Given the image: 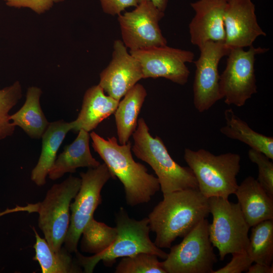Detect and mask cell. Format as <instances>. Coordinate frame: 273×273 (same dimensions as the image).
<instances>
[{
  "mask_svg": "<svg viewBox=\"0 0 273 273\" xmlns=\"http://www.w3.org/2000/svg\"><path fill=\"white\" fill-rule=\"evenodd\" d=\"M208 199L198 189L163 194V199L148 215L155 244L169 248L178 237H184L209 214Z\"/></svg>",
  "mask_w": 273,
  "mask_h": 273,
  "instance_id": "cell-1",
  "label": "cell"
},
{
  "mask_svg": "<svg viewBox=\"0 0 273 273\" xmlns=\"http://www.w3.org/2000/svg\"><path fill=\"white\" fill-rule=\"evenodd\" d=\"M90 137L95 151L114 178H118L122 184L127 204L133 207L149 202L160 189L159 183L157 177L148 172L145 165L133 159L130 142L119 144L115 136L105 139L94 131Z\"/></svg>",
  "mask_w": 273,
  "mask_h": 273,
  "instance_id": "cell-2",
  "label": "cell"
},
{
  "mask_svg": "<svg viewBox=\"0 0 273 273\" xmlns=\"http://www.w3.org/2000/svg\"><path fill=\"white\" fill-rule=\"evenodd\" d=\"M131 150L139 159L148 163L154 171L163 194L188 189H198L194 174L188 167L177 163L170 156L161 139L153 137L143 118L132 134Z\"/></svg>",
  "mask_w": 273,
  "mask_h": 273,
  "instance_id": "cell-3",
  "label": "cell"
},
{
  "mask_svg": "<svg viewBox=\"0 0 273 273\" xmlns=\"http://www.w3.org/2000/svg\"><path fill=\"white\" fill-rule=\"evenodd\" d=\"M117 235L111 246L103 252L91 256L75 252L79 265L85 273H92L100 261L106 266H111L120 257H129L139 253L156 255L165 259L167 253L158 248L150 238V228L148 217L141 220L130 218L125 210L121 207L116 214Z\"/></svg>",
  "mask_w": 273,
  "mask_h": 273,
  "instance_id": "cell-4",
  "label": "cell"
},
{
  "mask_svg": "<svg viewBox=\"0 0 273 273\" xmlns=\"http://www.w3.org/2000/svg\"><path fill=\"white\" fill-rule=\"evenodd\" d=\"M184 159L204 196L228 199L235 193L238 186L236 177L240 169L239 154L230 152L215 155L203 149H186Z\"/></svg>",
  "mask_w": 273,
  "mask_h": 273,
  "instance_id": "cell-5",
  "label": "cell"
},
{
  "mask_svg": "<svg viewBox=\"0 0 273 273\" xmlns=\"http://www.w3.org/2000/svg\"><path fill=\"white\" fill-rule=\"evenodd\" d=\"M81 178L71 175L53 185L38 202V226L51 249L59 251L64 243L70 221V204L78 193Z\"/></svg>",
  "mask_w": 273,
  "mask_h": 273,
  "instance_id": "cell-6",
  "label": "cell"
},
{
  "mask_svg": "<svg viewBox=\"0 0 273 273\" xmlns=\"http://www.w3.org/2000/svg\"><path fill=\"white\" fill-rule=\"evenodd\" d=\"M208 199L209 213L213 217L209 226V239L218 249L220 260L229 254L246 251L250 228L239 203L218 197Z\"/></svg>",
  "mask_w": 273,
  "mask_h": 273,
  "instance_id": "cell-7",
  "label": "cell"
},
{
  "mask_svg": "<svg viewBox=\"0 0 273 273\" xmlns=\"http://www.w3.org/2000/svg\"><path fill=\"white\" fill-rule=\"evenodd\" d=\"M209 222L201 220L178 244L170 247L162 266L166 273H212L217 258L209 239Z\"/></svg>",
  "mask_w": 273,
  "mask_h": 273,
  "instance_id": "cell-8",
  "label": "cell"
},
{
  "mask_svg": "<svg viewBox=\"0 0 273 273\" xmlns=\"http://www.w3.org/2000/svg\"><path fill=\"white\" fill-rule=\"evenodd\" d=\"M80 176L81 185L70 204V224L64 243V247L70 253L78 251L83 230L94 217L95 211L102 202V188L111 178H114L104 163L97 167L89 168L85 172H80Z\"/></svg>",
  "mask_w": 273,
  "mask_h": 273,
  "instance_id": "cell-9",
  "label": "cell"
},
{
  "mask_svg": "<svg viewBox=\"0 0 273 273\" xmlns=\"http://www.w3.org/2000/svg\"><path fill=\"white\" fill-rule=\"evenodd\" d=\"M268 50L253 46L247 51L243 48L230 50L226 67L219 77L220 93L225 103L241 107L257 93L254 69L255 57Z\"/></svg>",
  "mask_w": 273,
  "mask_h": 273,
  "instance_id": "cell-10",
  "label": "cell"
},
{
  "mask_svg": "<svg viewBox=\"0 0 273 273\" xmlns=\"http://www.w3.org/2000/svg\"><path fill=\"white\" fill-rule=\"evenodd\" d=\"M164 16L151 2H143L135 9L119 14L118 21L122 41L130 51L167 45L159 26Z\"/></svg>",
  "mask_w": 273,
  "mask_h": 273,
  "instance_id": "cell-11",
  "label": "cell"
},
{
  "mask_svg": "<svg viewBox=\"0 0 273 273\" xmlns=\"http://www.w3.org/2000/svg\"><path fill=\"white\" fill-rule=\"evenodd\" d=\"M199 58L194 61L196 72L193 83V103L196 110L203 112L222 99L219 89L218 65L230 49L224 42L208 41L200 48Z\"/></svg>",
  "mask_w": 273,
  "mask_h": 273,
  "instance_id": "cell-12",
  "label": "cell"
},
{
  "mask_svg": "<svg viewBox=\"0 0 273 273\" xmlns=\"http://www.w3.org/2000/svg\"><path fill=\"white\" fill-rule=\"evenodd\" d=\"M129 53L140 63L143 78L163 77L180 85L188 82L190 72L186 64L192 62L195 57L191 51L167 45L130 51Z\"/></svg>",
  "mask_w": 273,
  "mask_h": 273,
  "instance_id": "cell-13",
  "label": "cell"
},
{
  "mask_svg": "<svg viewBox=\"0 0 273 273\" xmlns=\"http://www.w3.org/2000/svg\"><path fill=\"white\" fill-rule=\"evenodd\" d=\"M139 62L127 51L122 40L114 41L112 59L100 74L98 84L108 96L120 100L143 79Z\"/></svg>",
  "mask_w": 273,
  "mask_h": 273,
  "instance_id": "cell-14",
  "label": "cell"
},
{
  "mask_svg": "<svg viewBox=\"0 0 273 273\" xmlns=\"http://www.w3.org/2000/svg\"><path fill=\"white\" fill-rule=\"evenodd\" d=\"M224 43L230 50L253 46L260 36H266L259 25L252 0H231L224 13Z\"/></svg>",
  "mask_w": 273,
  "mask_h": 273,
  "instance_id": "cell-15",
  "label": "cell"
},
{
  "mask_svg": "<svg viewBox=\"0 0 273 273\" xmlns=\"http://www.w3.org/2000/svg\"><path fill=\"white\" fill-rule=\"evenodd\" d=\"M226 3L223 0H198L191 3L195 12L189 26L193 44L200 48L208 41L225 42L224 13Z\"/></svg>",
  "mask_w": 273,
  "mask_h": 273,
  "instance_id": "cell-16",
  "label": "cell"
},
{
  "mask_svg": "<svg viewBox=\"0 0 273 273\" xmlns=\"http://www.w3.org/2000/svg\"><path fill=\"white\" fill-rule=\"evenodd\" d=\"M234 194L250 228L261 221L273 219V197L253 176L245 178Z\"/></svg>",
  "mask_w": 273,
  "mask_h": 273,
  "instance_id": "cell-17",
  "label": "cell"
},
{
  "mask_svg": "<svg viewBox=\"0 0 273 273\" xmlns=\"http://www.w3.org/2000/svg\"><path fill=\"white\" fill-rule=\"evenodd\" d=\"M119 101L106 95L99 84L91 86L84 94L81 109L77 118L71 121V130L74 132L80 129L91 131L115 112Z\"/></svg>",
  "mask_w": 273,
  "mask_h": 273,
  "instance_id": "cell-18",
  "label": "cell"
},
{
  "mask_svg": "<svg viewBox=\"0 0 273 273\" xmlns=\"http://www.w3.org/2000/svg\"><path fill=\"white\" fill-rule=\"evenodd\" d=\"M78 132L74 141L66 146L56 158L48 174L50 179L56 180L66 173L75 172L77 168H95L101 164L90 153L89 132L83 129Z\"/></svg>",
  "mask_w": 273,
  "mask_h": 273,
  "instance_id": "cell-19",
  "label": "cell"
},
{
  "mask_svg": "<svg viewBox=\"0 0 273 273\" xmlns=\"http://www.w3.org/2000/svg\"><path fill=\"white\" fill-rule=\"evenodd\" d=\"M71 122L60 120L50 122L43 133L41 153L35 166L31 171L30 178L37 186H43L53 166L57 152L66 135L72 129Z\"/></svg>",
  "mask_w": 273,
  "mask_h": 273,
  "instance_id": "cell-20",
  "label": "cell"
},
{
  "mask_svg": "<svg viewBox=\"0 0 273 273\" xmlns=\"http://www.w3.org/2000/svg\"><path fill=\"white\" fill-rule=\"evenodd\" d=\"M42 93L38 87H29L23 105L10 116L12 124L15 127L21 128L32 139L41 138L50 123L40 106V98Z\"/></svg>",
  "mask_w": 273,
  "mask_h": 273,
  "instance_id": "cell-21",
  "label": "cell"
},
{
  "mask_svg": "<svg viewBox=\"0 0 273 273\" xmlns=\"http://www.w3.org/2000/svg\"><path fill=\"white\" fill-rule=\"evenodd\" d=\"M147 95L145 88L135 84L119 101L114 112L118 141L121 145L126 144L135 131L138 118Z\"/></svg>",
  "mask_w": 273,
  "mask_h": 273,
  "instance_id": "cell-22",
  "label": "cell"
},
{
  "mask_svg": "<svg viewBox=\"0 0 273 273\" xmlns=\"http://www.w3.org/2000/svg\"><path fill=\"white\" fill-rule=\"evenodd\" d=\"M35 243L33 245L35 255L33 258L40 266L42 273H81L83 272L76 259L73 258L64 246L58 251H53L45 239L38 235L32 227Z\"/></svg>",
  "mask_w": 273,
  "mask_h": 273,
  "instance_id": "cell-23",
  "label": "cell"
},
{
  "mask_svg": "<svg viewBox=\"0 0 273 273\" xmlns=\"http://www.w3.org/2000/svg\"><path fill=\"white\" fill-rule=\"evenodd\" d=\"M225 125L220 129L221 133L232 139L240 141L251 149L259 151L273 159V138L259 133L251 128L231 108L224 112Z\"/></svg>",
  "mask_w": 273,
  "mask_h": 273,
  "instance_id": "cell-24",
  "label": "cell"
},
{
  "mask_svg": "<svg viewBox=\"0 0 273 273\" xmlns=\"http://www.w3.org/2000/svg\"><path fill=\"white\" fill-rule=\"evenodd\" d=\"M251 228L246 252L253 262L272 265L273 219L261 221Z\"/></svg>",
  "mask_w": 273,
  "mask_h": 273,
  "instance_id": "cell-25",
  "label": "cell"
},
{
  "mask_svg": "<svg viewBox=\"0 0 273 273\" xmlns=\"http://www.w3.org/2000/svg\"><path fill=\"white\" fill-rule=\"evenodd\" d=\"M117 230L92 218L82 232V252L97 254L109 248L116 239Z\"/></svg>",
  "mask_w": 273,
  "mask_h": 273,
  "instance_id": "cell-26",
  "label": "cell"
},
{
  "mask_svg": "<svg viewBox=\"0 0 273 273\" xmlns=\"http://www.w3.org/2000/svg\"><path fill=\"white\" fill-rule=\"evenodd\" d=\"M22 96V86L18 80L0 89V140L11 136L14 133L15 126L10 119L9 112Z\"/></svg>",
  "mask_w": 273,
  "mask_h": 273,
  "instance_id": "cell-27",
  "label": "cell"
},
{
  "mask_svg": "<svg viewBox=\"0 0 273 273\" xmlns=\"http://www.w3.org/2000/svg\"><path fill=\"white\" fill-rule=\"evenodd\" d=\"M156 255L139 253L123 257L117 265L115 273H166Z\"/></svg>",
  "mask_w": 273,
  "mask_h": 273,
  "instance_id": "cell-28",
  "label": "cell"
},
{
  "mask_svg": "<svg viewBox=\"0 0 273 273\" xmlns=\"http://www.w3.org/2000/svg\"><path fill=\"white\" fill-rule=\"evenodd\" d=\"M248 157L250 161L258 167V174L256 180L265 192L273 197L272 161L262 153L252 149L249 150Z\"/></svg>",
  "mask_w": 273,
  "mask_h": 273,
  "instance_id": "cell-29",
  "label": "cell"
},
{
  "mask_svg": "<svg viewBox=\"0 0 273 273\" xmlns=\"http://www.w3.org/2000/svg\"><path fill=\"white\" fill-rule=\"evenodd\" d=\"M7 6L15 8H27L40 15L49 11L55 4L65 0H3Z\"/></svg>",
  "mask_w": 273,
  "mask_h": 273,
  "instance_id": "cell-30",
  "label": "cell"
},
{
  "mask_svg": "<svg viewBox=\"0 0 273 273\" xmlns=\"http://www.w3.org/2000/svg\"><path fill=\"white\" fill-rule=\"evenodd\" d=\"M232 254V258L226 265L212 273H241L247 271L253 263L246 251Z\"/></svg>",
  "mask_w": 273,
  "mask_h": 273,
  "instance_id": "cell-31",
  "label": "cell"
},
{
  "mask_svg": "<svg viewBox=\"0 0 273 273\" xmlns=\"http://www.w3.org/2000/svg\"><path fill=\"white\" fill-rule=\"evenodd\" d=\"M102 10L107 14L119 15L125 9L137 7L138 0H99Z\"/></svg>",
  "mask_w": 273,
  "mask_h": 273,
  "instance_id": "cell-32",
  "label": "cell"
},
{
  "mask_svg": "<svg viewBox=\"0 0 273 273\" xmlns=\"http://www.w3.org/2000/svg\"><path fill=\"white\" fill-rule=\"evenodd\" d=\"M37 203L35 204L28 203L27 205L24 206H16L14 208H7L3 211H0V217L7 214L21 211L27 212L29 213L37 212Z\"/></svg>",
  "mask_w": 273,
  "mask_h": 273,
  "instance_id": "cell-33",
  "label": "cell"
},
{
  "mask_svg": "<svg viewBox=\"0 0 273 273\" xmlns=\"http://www.w3.org/2000/svg\"><path fill=\"white\" fill-rule=\"evenodd\" d=\"M247 273H272L273 267L272 265H268L260 263H255L254 265H251L247 271Z\"/></svg>",
  "mask_w": 273,
  "mask_h": 273,
  "instance_id": "cell-34",
  "label": "cell"
},
{
  "mask_svg": "<svg viewBox=\"0 0 273 273\" xmlns=\"http://www.w3.org/2000/svg\"><path fill=\"white\" fill-rule=\"evenodd\" d=\"M139 4L143 2H151L160 11L164 12L167 6L168 0H138Z\"/></svg>",
  "mask_w": 273,
  "mask_h": 273,
  "instance_id": "cell-35",
  "label": "cell"
},
{
  "mask_svg": "<svg viewBox=\"0 0 273 273\" xmlns=\"http://www.w3.org/2000/svg\"><path fill=\"white\" fill-rule=\"evenodd\" d=\"M223 1H225L226 2H229V1H230L231 0H223Z\"/></svg>",
  "mask_w": 273,
  "mask_h": 273,
  "instance_id": "cell-36",
  "label": "cell"
}]
</instances>
